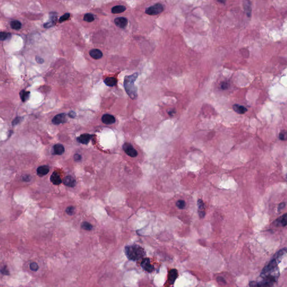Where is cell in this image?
<instances>
[{"instance_id": "1", "label": "cell", "mask_w": 287, "mask_h": 287, "mask_svg": "<svg viewBox=\"0 0 287 287\" xmlns=\"http://www.w3.org/2000/svg\"><path fill=\"white\" fill-rule=\"evenodd\" d=\"M287 249L285 247L277 252L273 256L272 259L269 262L268 264L265 266L261 272V276L263 278L269 275H272V272H275L278 270V265L281 261L284 255L286 253Z\"/></svg>"}, {"instance_id": "2", "label": "cell", "mask_w": 287, "mask_h": 287, "mask_svg": "<svg viewBox=\"0 0 287 287\" xmlns=\"http://www.w3.org/2000/svg\"><path fill=\"white\" fill-rule=\"evenodd\" d=\"M139 73L136 72L130 75H127L124 79V88L126 93L133 100L137 98V88L135 85V82L138 77Z\"/></svg>"}, {"instance_id": "3", "label": "cell", "mask_w": 287, "mask_h": 287, "mask_svg": "<svg viewBox=\"0 0 287 287\" xmlns=\"http://www.w3.org/2000/svg\"><path fill=\"white\" fill-rule=\"evenodd\" d=\"M126 255L131 260L137 261L142 259L145 255L143 249L137 245L127 246L125 247Z\"/></svg>"}, {"instance_id": "4", "label": "cell", "mask_w": 287, "mask_h": 287, "mask_svg": "<svg viewBox=\"0 0 287 287\" xmlns=\"http://www.w3.org/2000/svg\"><path fill=\"white\" fill-rule=\"evenodd\" d=\"M164 10L163 5L157 3L153 6H151L145 10V13L149 15H157L161 13Z\"/></svg>"}, {"instance_id": "5", "label": "cell", "mask_w": 287, "mask_h": 287, "mask_svg": "<svg viewBox=\"0 0 287 287\" xmlns=\"http://www.w3.org/2000/svg\"><path fill=\"white\" fill-rule=\"evenodd\" d=\"M122 147L123 150L128 156L132 158H134L138 155L137 151L134 148V147L131 144L126 143L123 145Z\"/></svg>"}, {"instance_id": "6", "label": "cell", "mask_w": 287, "mask_h": 287, "mask_svg": "<svg viewBox=\"0 0 287 287\" xmlns=\"http://www.w3.org/2000/svg\"><path fill=\"white\" fill-rule=\"evenodd\" d=\"M66 114L65 113H61L55 116L52 119V123L54 125H60L66 122Z\"/></svg>"}, {"instance_id": "7", "label": "cell", "mask_w": 287, "mask_h": 287, "mask_svg": "<svg viewBox=\"0 0 287 287\" xmlns=\"http://www.w3.org/2000/svg\"><path fill=\"white\" fill-rule=\"evenodd\" d=\"M141 266L143 269L149 272H151L154 270V267L150 264V259L148 258L144 259L141 263Z\"/></svg>"}, {"instance_id": "8", "label": "cell", "mask_w": 287, "mask_h": 287, "mask_svg": "<svg viewBox=\"0 0 287 287\" xmlns=\"http://www.w3.org/2000/svg\"><path fill=\"white\" fill-rule=\"evenodd\" d=\"M197 206H198V214L200 218H203L206 214L205 212V204L202 199H198L197 200Z\"/></svg>"}, {"instance_id": "9", "label": "cell", "mask_w": 287, "mask_h": 287, "mask_svg": "<svg viewBox=\"0 0 287 287\" xmlns=\"http://www.w3.org/2000/svg\"><path fill=\"white\" fill-rule=\"evenodd\" d=\"M102 121L106 125H112L115 123L116 119L111 114H105L102 117Z\"/></svg>"}, {"instance_id": "10", "label": "cell", "mask_w": 287, "mask_h": 287, "mask_svg": "<svg viewBox=\"0 0 287 287\" xmlns=\"http://www.w3.org/2000/svg\"><path fill=\"white\" fill-rule=\"evenodd\" d=\"M92 138V135L88 134H84L81 135L79 137L77 138V140L79 143L87 145L89 143L90 140Z\"/></svg>"}, {"instance_id": "11", "label": "cell", "mask_w": 287, "mask_h": 287, "mask_svg": "<svg viewBox=\"0 0 287 287\" xmlns=\"http://www.w3.org/2000/svg\"><path fill=\"white\" fill-rule=\"evenodd\" d=\"M114 23L117 26L120 28H124L128 24V20L124 17H119L114 19Z\"/></svg>"}, {"instance_id": "12", "label": "cell", "mask_w": 287, "mask_h": 287, "mask_svg": "<svg viewBox=\"0 0 287 287\" xmlns=\"http://www.w3.org/2000/svg\"><path fill=\"white\" fill-rule=\"evenodd\" d=\"M178 276V271L176 269H172L168 274V280L171 284H173Z\"/></svg>"}, {"instance_id": "13", "label": "cell", "mask_w": 287, "mask_h": 287, "mask_svg": "<svg viewBox=\"0 0 287 287\" xmlns=\"http://www.w3.org/2000/svg\"><path fill=\"white\" fill-rule=\"evenodd\" d=\"M57 21V15L55 13H50V20L44 24L45 28H50L52 27L56 24Z\"/></svg>"}, {"instance_id": "14", "label": "cell", "mask_w": 287, "mask_h": 287, "mask_svg": "<svg viewBox=\"0 0 287 287\" xmlns=\"http://www.w3.org/2000/svg\"><path fill=\"white\" fill-rule=\"evenodd\" d=\"M37 174L39 176L42 177L47 174H48L50 172V167L48 165H42L39 167L37 168Z\"/></svg>"}, {"instance_id": "15", "label": "cell", "mask_w": 287, "mask_h": 287, "mask_svg": "<svg viewBox=\"0 0 287 287\" xmlns=\"http://www.w3.org/2000/svg\"><path fill=\"white\" fill-rule=\"evenodd\" d=\"M50 180L53 184L56 185H58L62 183V179H61V177L57 172H54L52 174Z\"/></svg>"}, {"instance_id": "16", "label": "cell", "mask_w": 287, "mask_h": 287, "mask_svg": "<svg viewBox=\"0 0 287 287\" xmlns=\"http://www.w3.org/2000/svg\"><path fill=\"white\" fill-rule=\"evenodd\" d=\"M89 54L95 60H99L103 56V54L102 51L98 49H93L90 50Z\"/></svg>"}, {"instance_id": "17", "label": "cell", "mask_w": 287, "mask_h": 287, "mask_svg": "<svg viewBox=\"0 0 287 287\" xmlns=\"http://www.w3.org/2000/svg\"><path fill=\"white\" fill-rule=\"evenodd\" d=\"M243 7L247 16L249 18H250L252 13L251 2L249 0H245L243 2Z\"/></svg>"}, {"instance_id": "18", "label": "cell", "mask_w": 287, "mask_h": 287, "mask_svg": "<svg viewBox=\"0 0 287 287\" xmlns=\"http://www.w3.org/2000/svg\"><path fill=\"white\" fill-rule=\"evenodd\" d=\"M63 183L70 187H73L76 185V181L70 176H66L63 179Z\"/></svg>"}, {"instance_id": "19", "label": "cell", "mask_w": 287, "mask_h": 287, "mask_svg": "<svg viewBox=\"0 0 287 287\" xmlns=\"http://www.w3.org/2000/svg\"><path fill=\"white\" fill-rule=\"evenodd\" d=\"M276 224L278 227H284L287 226V214H284L282 216L276 219L275 221Z\"/></svg>"}, {"instance_id": "20", "label": "cell", "mask_w": 287, "mask_h": 287, "mask_svg": "<svg viewBox=\"0 0 287 287\" xmlns=\"http://www.w3.org/2000/svg\"><path fill=\"white\" fill-rule=\"evenodd\" d=\"M54 153L56 155H62L65 152L64 146L60 144H56L54 146Z\"/></svg>"}, {"instance_id": "21", "label": "cell", "mask_w": 287, "mask_h": 287, "mask_svg": "<svg viewBox=\"0 0 287 287\" xmlns=\"http://www.w3.org/2000/svg\"><path fill=\"white\" fill-rule=\"evenodd\" d=\"M233 109L235 112H237L238 114H244L247 111V109L246 108L243 106L239 105V104L233 105Z\"/></svg>"}, {"instance_id": "22", "label": "cell", "mask_w": 287, "mask_h": 287, "mask_svg": "<svg viewBox=\"0 0 287 287\" xmlns=\"http://www.w3.org/2000/svg\"><path fill=\"white\" fill-rule=\"evenodd\" d=\"M126 7L122 5H117L114 6L112 9V13L114 14H120L124 12L126 10Z\"/></svg>"}, {"instance_id": "23", "label": "cell", "mask_w": 287, "mask_h": 287, "mask_svg": "<svg viewBox=\"0 0 287 287\" xmlns=\"http://www.w3.org/2000/svg\"><path fill=\"white\" fill-rule=\"evenodd\" d=\"M104 82L108 87H114L117 83V80L114 77H107L104 79Z\"/></svg>"}, {"instance_id": "24", "label": "cell", "mask_w": 287, "mask_h": 287, "mask_svg": "<svg viewBox=\"0 0 287 287\" xmlns=\"http://www.w3.org/2000/svg\"><path fill=\"white\" fill-rule=\"evenodd\" d=\"M30 94V93L29 91H25V90H22L20 93V97L21 101L23 102H25V101H26L29 98Z\"/></svg>"}, {"instance_id": "25", "label": "cell", "mask_w": 287, "mask_h": 287, "mask_svg": "<svg viewBox=\"0 0 287 287\" xmlns=\"http://www.w3.org/2000/svg\"><path fill=\"white\" fill-rule=\"evenodd\" d=\"M10 26L12 29L15 30H19L21 28V23L18 20L12 21L10 23Z\"/></svg>"}, {"instance_id": "26", "label": "cell", "mask_w": 287, "mask_h": 287, "mask_svg": "<svg viewBox=\"0 0 287 287\" xmlns=\"http://www.w3.org/2000/svg\"><path fill=\"white\" fill-rule=\"evenodd\" d=\"M94 19H95V18H94V15L90 13L86 14L84 17V20L87 22H88L93 21L94 20Z\"/></svg>"}, {"instance_id": "27", "label": "cell", "mask_w": 287, "mask_h": 287, "mask_svg": "<svg viewBox=\"0 0 287 287\" xmlns=\"http://www.w3.org/2000/svg\"><path fill=\"white\" fill-rule=\"evenodd\" d=\"M176 206L179 209H183L186 208V204L184 200H179L176 202Z\"/></svg>"}, {"instance_id": "28", "label": "cell", "mask_w": 287, "mask_h": 287, "mask_svg": "<svg viewBox=\"0 0 287 287\" xmlns=\"http://www.w3.org/2000/svg\"><path fill=\"white\" fill-rule=\"evenodd\" d=\"M81 228L85 230H87V231H90L92 229L93 226L90 224L89 223L85 222L82 223Z\"/></svg>"}, {"instance_id": "29", "label": "cell", "mask_w": 287, "mask_h": 287, "mask_svg": "<svg viewBox=\"0 0 287 287\" xmlns=\"http://www.w3.org/2000/svg\"><path fill=\"white\" fill-rule=\"evenodd\" d=\"M9 36H10V34L9 33L3 32H0V41H3V40H6V39H7L9 37Z\"/></svg>"}, {"instance_id": "30", "label": "cell", "mask_w": 287, "mask_h": 287, "mask_svg": "<svg viewBox=\"0 0 287 287\" xmlns=\"http://www.w3.org/2000/svg\"><path fill=\"white\" fill-rule=\"evenodd\" d=\"M70 14L69 13H66V14H64L63 15H62V17H61V18H60L59 22L61 23L65 21H66L70 18Z\"/></svg>"}, {"instance_id": "31", "label": "cell", "mask_w": 287, "mask_h": 287, "mask_svg": "<svg viewBox=\"0 0 287 287\" xmlns=\"http://www.w3.org/2000/svg\"><path fill=\"white\" fill-rule=\"evenodd\" d=\"M287 132L284 130L282 131L279 134V138L281 140L285 141L287 139Z\"/></svg>"}, {"instance_id": "32", "label": "cell", "mask_w": 287, "mask_h": 287, "mask_svg": "<svg viewBox=\"0 0 287 287\" xmlns=\"http://www.w3.org/2000/svg\"><path fill=\"white\" fill-rule=\"evenodd\" d=\"M74 210H75V208L73 206H69L66 210V213L69 215H72L74 213Z\"/></svg>"}, {"instance_id": "33", "label": "cell", "mask_w": 287, "mask_h": 287, "mask_svg": "<svg viewBox=\"0 0 287 287\" xmlns=\"http://www.w3.org/2000/svg\"><path fill=\"white\" fill-rule=\"evenodd\" d=\"M30 269L31 270L33 271H37L38 269H39V266L38 265V264L36 263H32L30 264Z\"/></svg>"}, {"instance_id": "34", "label": "cell", "mask_w": 287, "mask_h": 287, "mask_svg": "<svg viewBox=\"0 0 287 287\" xmlns=\"http://www.w3.org/2000/svg\"><path fill=\"white\" fill-rule=\"evenodd\" d=\"M220 87H221V89H222L223 90H226L229 87V84H228V83L227 82H223L222 84H221V85H220Z\"/></svg>"}, {"instance_id": "35", "label": "cell", "mask_w": 287, "mask_h": 287, "mask_svg": "<svg viewBox=\"0 0 287 287\" xmlns=\"http://www.w3.org/2000/svg\"><path fill=\"white\" fill-rule=\"evenodd\" d=\"M22 120V118L21 117H17L13 122H12V124L13 125H18V124L20 123V122Z\"/></svg>"}, {"instance_id": "36", "label": "cell", "mask_w": 287, "mask_h": 287, "mask_svg": "<svg viewBox=\"0 0 287 287\" xmlns=\"http://www.w3.org/2000/svg\"><path fill=\"white\" fill-rule=\"evenodd\" d=\"M1 272L4 275H9V271L6 268V266H4L3 268H2L1 270Z\"/></svg>"}, {"instance_id": "37", "label": "cell", "mask_w": 287, "mask_h": 287, "mask_svg": "<svg viewBox=\"0 0 287 287\" xmlns=\"http://www.w3.org/2000/svg\"><path fill=\"white\" fill-rule=\"evenodd\" d=\"M36 61L37 62V63H38L39 64H42L44 62V60L39 56H36Z\"/></svg>"}, {"instance_id": "38", "label": "cell", "mask_w": 287, "mask_h": 287, "mask_svg": "<svg viewBox=\"0 0 287 287\" xmlns=\"http://www.w3.org/2000/svg\"><path fill=\"white\" fill-rule=\"evenodd\" d=\"M286 206V203L285 202H282L280 203L279 205V206H278V211H280L282 210L283 209H284Z\"/></svg>"}, {"instance_id": "39", "label": "cell", "mask_w": 287, "mask_h": 287, "mask_svg": "<svg viewBox=\"0 0 287 287\" xmlns=\"http://www.w3.org/2000/svg\"><path fill=\"white\" fill-rule=\"evenodd\" d=\"M74 159L75 161H80L81 159V156L79 154H76L74 155Z\"/></svg>"}, {"instance_id": "40", "label": "cell", "mask_w": 287, "mask_h": 287, "mask_svg": "<svg viewBox=\"0 0 287 287\" xmlns=\"http://www.w3.org/2000/svg\"><path fill=\"white\" fill-rule=\"evenodd\" d=\"M76 114L74 111L71 110L69 113V116L71 118H74L76 117Z\"/></svg>"}, {"instance_id": "41", "label": "cell", "mask_w": 287, "mask_h": 287, "mask_svg": "<svg viewBox=\"0 0 287 287\" xmlns=\"http://www.w3.org/2000/svg\"><path fill=\"white\" fill-rule=\"evenodd\" d=\"M217 1L222 4H225L226 2V0H217Z\"/></svg>"}, {"instance_id": "42", "label": "cell", "mask_w": 287, "mask_h": 287, "mask_svg": "<svg viewBox=\"0 0 287 287\" xmlns=\"http://www.w3.org/2000/svg\"><path fill=\"white\" fill-rule=\"evenodd\" d=\"M168 113H169V115H171V116H173V115H174V114H175V111H173V110H171L170 112H168Z\"/></svg>"}]
</instances>
